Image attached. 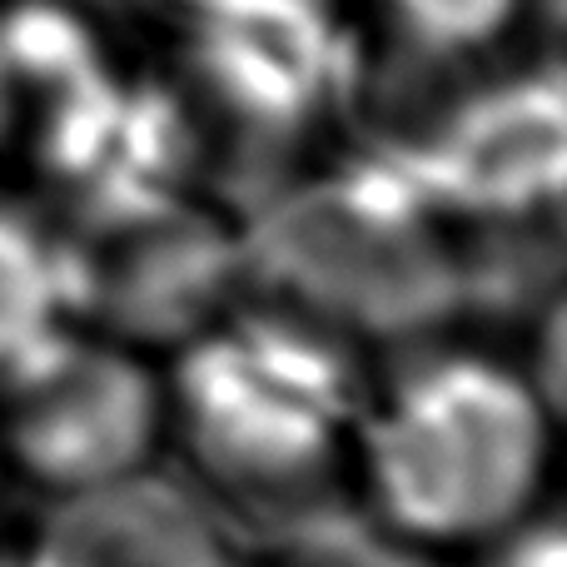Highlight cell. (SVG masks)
Here are the masks:
<instances>
[{
	"label": "cell",
	"mask_w": 567,
	"mask_h": 567,
	"mask_svg": "<svg viewBox=\"0 0 567 567\" xmlns=\"http://www.w3.org/2000/svg\"><path fill=\"white\" fill-rule=\"evenodd\" d=\"M245 289L349 349H413L473 299L468 235L413 189L389 145L289 179L239 219Z\"/></svg>",
	"instance_id": "3"
},
{
	"label": "cell",
	"mask_w": 567,
	"mask_h": 567,
	"mask_svg": "<svg viewBox=\"0 0 567 567\" xmlns=\"http://www.w3.org/2000/svg\"><path fill=\"white\" fill-rule=\"evenodd\" d=\"M423 199L458 235H508L563 205L567 105L558 60L488 75L423 130L389 140Z\"/></svg>",
	"instance_id": "5"
},
{
	"label": "cell",
	"mask_w": 567,
	"mask_h": 567,
	"mask_svg": "<svg viewBox=\"0 0 567 567\" xmlns=\"http://www.w3.org/2000/svg\"><path fill=\"white\" fill-rule=\"evenodd\" d=\"M165 453V379L145 349L70 319L0 373V478L60 503L105 493Z\"/></svg>",
	"instance_id": "4"
},
{
	"label": "cell",
	"mask_w": 567,
	"mask_h": 567,
	"mask_svg": "<svg viewBox=\"0 0 567 567\" xmlns=\"http://www.w3.org/2000/svg\"><path fill=\"white\" fill-rule=\"evenodd\" d=\"M185 110L249 140L323 125L353 75V40L333 0H175Z\"/></svg>",
	"instance_id": "6"
},
{
	"label": "cell",
	"mask_w": 567,
	"mask_h": 567,
	"mask_svg": "<svg viewBox=\"0 0 567 567\" xmlns=\"http://www.w3.org/2000/svg\"><path fill=\"white\" fill-rule=\"evenodd\" d=\"M0 567H70V563L60 558L50 543H35V548H10V553H0Z\"/></svg>",
	"instance_id": "9"
},
{
	"label": "cell",
	"mask_w": 567,
	"mask_h": 567,
	"mask_svg": "<svg viewBox=\"0 0 567 567\" xmlns=\"http://www.w3.org/2000/svg\"><path fill=\"white\" fill-rule=\"evenodd\" d=\"M553 403L533 363L508 353L439 339L399 349L353 423V508L433 567L483 558L548 513Z\"/></svg>",
	"instance_id": "1"
},
{
	"label": "cell",
	"mask_w": 567,
	"mask_h": 567,
	"mask_svg": "<svg viewBox=\"0 0 567 567\" xmlns=\"http://www.w3.org/2000/svg\"><path fill=\"white\" fill-rule=\"evenodd\" d=\"M169 6H175V0H169Z\"/></svg>",
	"instance_id": "11"
},
{
	"label": "cell",
	"mask_w": 567,
	"mask_h": 567,
	"mask_svg": "<svg viewBox=\"0 0 567 567\" xmlns=\"http://www.w3.org/2000/svg\"><path fill=\"white\" fill-rule=\"evenodd\" d=\"M209 567H275V563H265L259 553H249V548H239V543H235V548H229L225 558H215Z\"/></svg>",
	"instance_id": "10"
},
{
	"label": "cell",
	"mask_w": 567,
	"mask_h": 567,
	"mask_svg": "<svg viewBox=\"0 0 567 567\" xmlns=\"http://www.w3.org/2000/svg\"><path fill=\"white\" fill-rule=\"evenodd\" d=\"M70 313V269L60 225L0 189V373L35 353Z\"/></svg>",
	"instance_id": "7"
},
{
	"label": "cell",
	"mask_w": 567,
	"mask_h": 567,
	"mask_svg": "<svg viewBox=\"0 0 567 567\" xmlns=\"http://www.w3.org/2000/svg\"><path fill=\"white\" fill-rule=\"evenodd\" d=\"M393 45L429 65H478L498 55L533 0H369Z\"/></svg>",
	"instance_id": "8"
},
{
	"label": "cell",
	"mask_w": 567,
	"mask_h": 567,
	"mask_svg": "<svg viewBox=\"0 0 567 567\" xmlns=\"http://www.w3.org/2000/svg\"><path fill=\"white\" fill-rule=\"evenodd\" d=\"M165 453L219 513L265 533L349 488L369 369L343 339L275 303H229L165 353Z\"/></svg>",
	"instance_id": "2"
}]
</instances>
